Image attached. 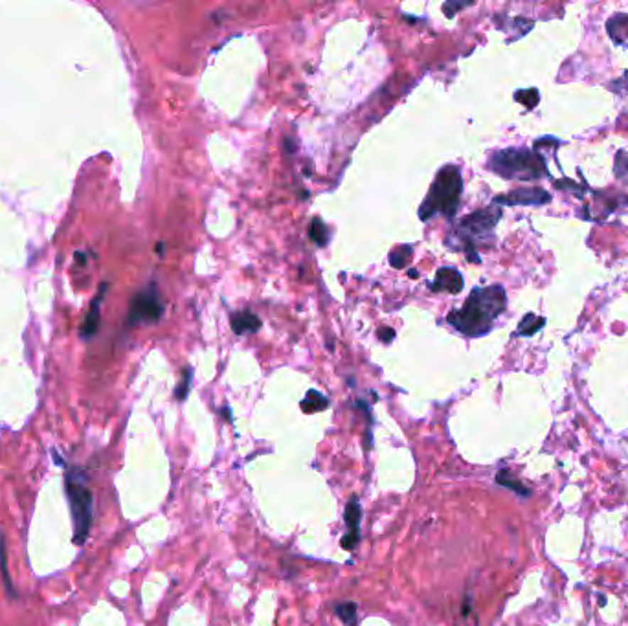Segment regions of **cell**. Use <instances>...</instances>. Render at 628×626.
I'll return each instance as SVG.
<instances>
[{"instance_id": "6da1fadb", "label": "cell", "mask_w": 628, "mask_h": 626, "mask_svg": "<svg viewBox=\"0 0 628 626\" xmlns=\"http://www.w3.org/2000/svg\"><path fill=\"white\" fill-rule=\"evenodd\" d=\"M507 309V294L502 285L478 287L465 300L463 307L447 316V324L458 333L469 338L487 334L494 327V322Z\"/></svg>"}, {"instance_id": "7a4b0ae2", "label": "cell", "mask_w": 628, "mask_h": 626, "mask_svg": "<svg viewBox=\"0 0 628 626\" xmlns=\"http://www.w3.org/2000/svg\"><path fill=\"white\" fill-rule=\"evenodd\" d=\"M463 178L458 165H445L430 186L428 195L419 208L421 221H428L434 215L452 219L460 206Z\"/></svg>"}, {"instance_id": "3957f363", "label": "cell", "mask_w": 628, "mask_h": 626, "mask_svg": "<svg viewBox=\"0 0 628 626\" xmlns=\"http://www.w3.org/2000/svg\"><path fill=\"white\" fill-rule=\"evenodd\" d=\"M502 217V209L496 206H489L485 209H478L474 214L467 215L460 221L452 237L458 241L452 245V248H461L467 252V258L472 263H480V256L476 253V248L482 245H487L492 239L494 226L498 224Z\"/></svg>"}, {"instance_id": "277c9868", "label": "cell", "mask_w": 628, "mask_h": 626, "mask_svg": "<svg viewBox=\"0 0 628 626\" xmlns=\"http://www.w3.org/2000/svg\"><path fill=\"white\" fill-rule=\"evenodd\" d=\"M487 168L492 173L504 178H516V180H536L548 177L544 158L536 151L524 149V147H509L500 149L489 156Z\"/></svg>"}, {"instance_id": "5b68a950", "label": "cell", "mask_w": 628, "mask_h": 626, "mask_svg": "<svg viewBox=\"0 0 628 626\" xmlns=\"http://www.w3.org/2000/svg\"><path fill=\"white\" fill-rule=\"evenodd\" d=\"M65 490H67L72 522H74V544L83 546L89 538L90 525H92L94 498L87 487L85 474L80 468H75V466L68 468L67 478H65Z\"/></svg>"}, {"instance_id": "8992f818", "label": "cell", "mask_w": 628, "mask_h": 626, "mask_svg": "<svg viewBox=\"0 0 628 626\" xmlns=\"http://www.w3.org/2000/svg\"><path fill=\"white\" fill-rule=\"evenodd\" d=\"M164 314V303L160 302L158 290L155 285H149L146 290H140L133 298L129 309L127 324L131 327L144 324H156Z\"/></svg>"}, {"instance_id": "52a82bcc", "label": "cell", "mask_w": 628, "mask_h": 626, "mask_svg": "<svg viewBox=\"0 0 628 626\" xmlns=\"http://www.w3.org/2000/svg\"><path fill=\"white\" fill-rule=\"evenodd\" d=\"M360 520H362V509H360V503L357 498H353L350 503H347V509H345V525H347V533L342 538V547L345 551H353L354 546L359 544L360 540Z\"/></svg>"}, {"instance_id": "ba28073f", "label": "cell", "mask_w": 628, "mask_h": 626, "mask_svg": "<svg viewBox=\"0 0 628 626\" xmlns=\"http://www.w3.org/2000/svg\"><path fill=\"white\" fill-rule=\"evenodd\" d=\"M551 197L546 193L544 190H514L513 193H509V195L504 197H496L494 202L498 204H507V206H514V204H544V202H549Z\"/></svg>"}, {"instance_id": "9c48e42d", "label": "cell", "mask_w": 628, "mask_h": 626, "mask_svg": "<svg viewBox=\"0 0 628 626\" xmlns=\"http://www.w3.org/2000/svg\"><path fill=\"white\" fill-rule=\"evenodd\" d=\"M430 290L460 294L463 290V275L456 268H439L438 274H435V281L430 283Z\"/></svg>"}, {"instance_id": "30bf717a", "label": "cell", "mask_w": 628, "mask_h": 626, "mask_svg": "<svg viewBox=\"0 0 628 626\" xmlns=\"http://www.w3.org/2000/svg\"><path fill=\"white\" fill-rule=\"evenodd\" d=\"M232 331L235 334H252L256 331H259L261 327V320L257 318L254 312L250 311H243V312H237V314L232 316Z\"/></svg>"}, {"instance_id": "8fae6325", "label": "cell", "mask_w": 628, "mask_h": 626, "mask_svg": "<svg viewBox=\"0 0 628 626\" xmlns=\"http://www.w3.org/2000/svg\"><path fill=\"white\" fill-rule=\"evenodd\" d=\"M105 290H107V283H103L99 292H97L96 300H94L92 305H90V312L87 314V318H85L83 322V329H81V336L83 338H90L97 331V324H99V303L103 302Z\"/></svg>"}, {"instance_id": "7c38bea8", "label": "cell", "mask_w": 628, "mask_h": 626, "mask_svg": "<svg viewBox=\"0 0 628 626\" xmlns=\"http://www.w3.org/2000/svg\"><path fill=\"white\" fill-rule=\"evenodd\" d=\"M606 28H608V35L612 37L614 43H617V45L628 43V15H614L606 23Z\"/></svg>"}, {"instance_id": "4fadbf2b", "label": "cell", "mask_w": 628, "mask_h": 626, "mask_svg": "<svg viewBox=\"0 0 628 626\" xmlns=\"http://www.w3.org/2000/svg\"><path fill=\"white\" fill-rule=\"evenodd\" d=\"M329 406V399L325 395H322L320 391L310 390L307 391L305 399L301 400V410L305 413H318Z\"/></svg>"}, {"instance_id": "5bb4252c", "label": "cell", "mask_w": 628, "mask_h": 626, "mask_svg": "<svg viewBox=\"0 0 628 626\" xmlns=\"http://www.w3.org/2000/svg\"><path fill=\"white\" fill-rule=\"evenodd\" d=\"M309 236L310 239L316 243L318 246H325L329 241V234H327V226L323 224V221L320 217H314L313 222H310V228H309Z\"/></svg>"}, {"instance_id": "9a60e30c", "label": "cell", "mask_w": 628, "mask_h": 626, "mask_svg": "<svg viewBox=\"0 0 628 626\" xmlns=\"http://www.w3.org/2000/svg\"><path fill=\"white\" fill-rule=\"evenodd\" d=\"M544 324H546L544 318H538V316L535 314H527L526 318L520 322V325H518L516 333L524 334V336H531V334H535L538 329L544 327Z\"/></svg>"}, {"instance_id": "2e32d148", "label": "cell", "mask_w": 628, "mask_h": 626, "mask_svg": "<svg viewBox=\"0 0 628 626\" xmlns=\"http://www.w3.org/2000/svg\"><path fill=\"white\" fill-rule=\"evenodd\" d=\"M411 258H413L411 246H399L389 253V263L394 268H404L411 261Z\"/></svg>"}, {"instance_id": "e0dca14e", "label": "cell", "mask_w": 628, "mask_h": 626, "mask_svg": "<svg viewBox=\"0 0 628 626\" xmlns=\"http://www.w3.org/2000/svg\"><path fill=\"white\" fill-rule=\"evenodd\" d=\"M0 573H2V581H4V586H6V590H8V593L11 597H15V588H13V584H11V578H9L8 562H6L4 534H0Z\"/></svg>"}, {"instance_id": "ac0fdd59", "label": "cell", "mask_w": 628, "mask_h": 626, "mask_svg": "<svg viewBox=\"0 0 628 626\" xmlns=\"http://www.w3.org/2000/svg\"><path fill=\"white\" fill-rule=\"evenodd\" d=\"M338 617L347 626L357 625V604L354 603H342L337 606Z\"/></svg>"}, {"instance_id": "d6986e66", "label": "cell", "mask_w": 628, "mask_h": 626, "mask_svg": "<svg viewBox=\"0 0 628 626\" xmlns=\"http://www.w3.org/2000/svg\"><path fill=\"white\" fill-rule=\"evenodd\" d=\"M190 384H191V369L188 368V369H184V375H182L180 384H178L177 390H175V397H177L178 400L186 399L188 393H190Z\"/></svg>"}, {"instance_id": "ffe728a7", "label": "cell", "mask_w": 628, "mask_h": 626, "mask_svg": "<svg viewBox=\"0 0 628 626\" xmlns=\"http://www.w3.org/2000/svg\"><path fill=\"white\" fill-rule=\"evenodd\" d=\"M514 98L518 101H522L527 109H533L536 107V103H538V92L535 89H529V90H524V92H516L514 94Z\"/></svg>"}, {"instance_id": "44dd1931", "label": "cell", "mask_w": 628, "mask_h": 626, "mask_svg": "<svg viewBox=\"0 0 628 626\" xmlns=\"http://www.w3.org/2000/svg\"><path fill=\"white\" fill-rule=\"evenodd\" d=\"M379 338H381V340H382V342H384V344L394 342L395 331H394V329H386V327L379 329Z\"/></svg>"}, {"instance_id": "7402d4cb", "label": "cell", "mask_w": 628, "mask_h": 626, "mask_svg": "<svg viewBox=\"0 0 628 626\" xmlns=\"http://www.w3.org/2000/svg\"><path fill=\"white\" fill-rule=\"evenodd\" d=\"M467 6L469 4H460V2H458V4H452V2H448V4L443 6V11L447 13V17H454L458 9H463V8H467Z\"/></svg>"}, {"instance_id": "603a6c76", "label": "cell", "mask_w": 628, "mask_h": 626, "mask_svg": "<svg viewBox=\"0 0 628 626\" xmlns=\"http://www.w3.org/2000/svg\"><path fill=\"white\" fill-rule=\"evenodd\" d=\"M285 145H287V153H294V151H296V143L292 142L291 138H285Z\"/></svg>"}, {"instance_id": "cb8c5ba5", "label": "cell", "mask_w": 628, "mask_h": 626, "mask_svg": "<svg viewBox=\"0 0 628 626\" xmlns=\"http://www.w3.org/2000/svg\"><path fill=\"white\" fill-rule=\"evenodd\" d=\"M408 275H410V278H413V280H416V278H419V272H417V270H410V272H408Z\"/></svg>"}]
</instances>
